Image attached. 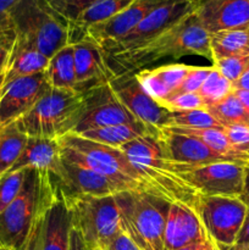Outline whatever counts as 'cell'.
Here are the masks:
<instances>
[{"label":"cell","instance_id":"6da1fadb","mask_svg":"<svg viewBox=\"0 0 249 250\" xmlns=\"http://www.w3.org/2000/svg\"><path fill=\"white\" fill-rule=\"evenodd\" d=\"M188 55L202 56L212 63L210 34L200 23L194 11L145 45L105 58L112 72L119 75L137 72L166 59L178 60Z\"/></svg>","mask_w":249,"mask_h":250},{"label":"cell","instance_id":"7a4b0ae2","mask_svg":"<svg viewBox=\"0 0 249 250\" xmlns=\"http://www.w3.org/2000/svg\"><path fill=\"white\" fill-rule=\"evenodd\" d=\"M119 149L141 173L154 195L194 209L200 194L176 172L173 163L166 155L161 133L139 137Z\"/></svg>","mask_w":249,"mask_h":250},{"label":"cell","instance_id":"3957f363","mask_svg":"<svg viewBox=\"0 0 249 250\" xmlns=\"http://www.w3.org/2000/svg\"><path fill=\"white\" fill-rule=\"evenodd\" d=\"M59 143L63 161L95 171L122 190H139L153 194L148 183L119 148L89 141L76 133L61 137Z\"/></svg>","mask_w":249,"mask_h":250},{"label":"cell","instance_id":"277c9868","mask_svg":"<svg viewBox=\"0 0 249 250\" xmlns=\"http://www.w3.org/2000/svg\"><path fill=\"white\" fill-rule=\"evenodd\" d=\"M51 194L48 172L27 168L17 197L0 211V249L26 250L34 222Z\"/></svg>","mask_w":249,"mask_h":250},{"label":"cell","instance_id":"5b68a950","mask_svg":"<svg viewBox=\"0 0 249 250\" xmlns=\"http://www.w3.org/2000/svg\"><path fill=\"white\" fill-rule=\"evenodd\" d=\"M16 39L50 59L70 44V23L46 0H17L10 11Z\"/></svg>","mask_w":249,"mask_h":250},{"label":"cell","instance_id":"8992f818","mask_svg":"<svg viewBox=\"0 0 249 250\" xmlns=\"http://www.w3.org/2000/svg\"><path fill=\"white\" fill-rule=\"evenodd\" d=\"M115 198L121 231L142 250H164V232L171 203L139 190H124Z\"/></svg>","mask_w":249,"mask_h":250},{"label":"cell","instance_id":"52a82bcc","mask_svg":"<svg viewBox=\"0 0 249 250\" xmlns=\"http://www.w3.org/2000/svg\"><path fill=\"white\" fill-rule=\"evenodd\" d=\"M84 109L82 92L50 88L33 109L15 124L27 137L59 139L75 131Z\"/></svg>","mask_w":249,"mask_h":250},{"label":"cell","instance_id":"ba28073f","mask_svg":"<svg viewBox=\"0 0 249 250\" xmlns=\"http://www.w3.org/2000/svg\"><path fill=\"white\" fill-rule=\"evenodd\" d=\"M61 195L70 209L72 227L80 232L90 250H105L112 238L121 232L116 194L94 197L61 193Z\"/></svg>","mask_w":249,"mask_h":250},{"label":"cell","instance_id":"9c48e42d","mask_svg":"<svg viewBox=\"0 0 249 250\" xmlns=\"http://www.w3.org/2000/svg\"><path fill=\"white\" fill-rule=\"evenodd\" d=\"M247 208L241 198L202 194L194 205L205 232L219 247H232L236 243Z\"/></svg>","mask_w":249,"mask_h":250},{"label":"cell","instance_id":"30bf717a","mask_svg":"<svg viewBox=\"0 0 249 250\" xmlns=\"http://www.w3.org/2000/svg\"><path fill=\"white\" fill-rule=\"evenodd\" d=\"M176 172L202 195L241 198L244 190L246 165L222 161L189 166L173 163Z\"/></svg>","mask_w":249,"mask_h":250},{"label":"cell","instance_id":"8fae6325","mask_svg":"<svg viewBox=\"0 0 249 250\" xmlns=\"http://www.w3.org/2000/svg\"><path fill=\"white\" fill-rule=\"evenodd\" d=\"M194 11L192 0H170L156 7L121 39L100 45L105 56L134 50L155 39Z\"/></svg>","mask_w":249,"mask_h":250},{"label":"cell","instance_id":"7c38bea8","mask_svg":"<svg viewBox=\"0 0 249 250\" xmlns=\"http://www.w3.org/2000/svg\"><path fill=\"white\" fill-rule=\"evenodd\" d=\"M85 109L80 124L72 133L99 128L142 122L115 97L109 83L95 85L82 92Z\"/></svg>","mask_w":249,"mask_h":250},{"label":"cell","instance_id":"4fadbf2b","mask_svg":"<svg viewBox=\"0 0 249 250\" xmlns=\"http://www.w3.org/2000/svg\"><path fill=\"white\" fill-rule=\"evenodd\" d=\"M115 97L139 120L149 126L163 129L170 124L171 112L160 106L144 90L137 80L136 72H124L115 75L109 81Z\"/></svg>","mask_w":249,"mask_h":250},{"label":"cell","instance_id":"5bb4252c","mask_svg":"<svg viewBox=\"0 0 249 250\" xmlns=\"http://www.w3.org/2000/svg\"><path fill=\"white\" fill-rule=\"evenodd\" d=\"M50 88L44 72L17 78L5 84L0 99V131L31 111Z\"/></svg>","mask_w":249,"mask_h":250},{"label":"cell","instance_id":"9a60e30c","mask_svg":"<svg viewBox=\"0 0 249 250\" xmlns=\"http://www.w3.org/2000/svg\"><path fill=\"white\" fill-rule=\"evenodd\" d=\"M63 195H94L107 197L124 192L115 183L95 171L61 159L60 167L49 172Z\"/></svg>","mask_w":249,"mask_h":250},{"label":"cell","instance_id":"2e32d148","mask_svg":"<svg viewBox=\"0 0 249 250\" xmlns=\"http://www.w3.org/2000/svg\"><path fill=\"white\" fill-rule=\"evenodd\" d=\"M170 0H136L119 15L102 23L94 24L84 32V38L98 45L115 42L128 34L153 10Z\"/></svg>","mask_w":249,"mask_h":250},{"label":"cell","instance_id":"e0dca14e","mask_svg":"<svg viewBox=\"0 0 249 250\" xmlns=\"http://www.w3.org/2000/svg\"><path fill=\"white\" fill-rule=\"evenodd\" d=\"M209 238L195 210L171 203L164 232V250H177Z\"/></svg>","mask_w":249,"mask_h":250},{"label":"cell","instance_id":"ac0fdd59","mask_svg":"<svg viewBox=\"0 0 249 250\" xmlns=\"http://www.w3.org/2000/svg\"><path fill=\"white\" fill-rule=\"evenodd\" d=\"M194 12L209 34L249 27V0H204Z\"/></svg>","mask_w":249,"mask_h":250},{"label":"cell","instance_id":"d6986e66","mask_svg":"<svg viewBox=\"0 0 249 250\" xmlns=\"http://www.w3.org/2000/svg\"><path fill=\"white\" fill-rule=\"evenodd\" d=\"M77 92H84L95 85L107 83L115 73L110 68L104 51L89 39L73 44Z\"/></svg>","mask_w":249,"mask_h":250},{"label":"cell","instance_id":"ffe728a7","mask_svg":"<svg viewBox=\"0 0 249 250\" xmlns=\"http://www.w3.org/2000/svg\"><path fill=\"white\" fill-rule=\"evenodd\" d=\"M53 197L44 212L43 229H42V250H68L70 249L71 212L61 195L60 189L51 178Z\"/></svg>","mask_w":249,"mask_h":250},{"label":"cell","instance_id":"44dd1931","mask_svg":"<svg viewBox=\"0 0 249 250\" xmlns=\"http://www.w3.org/2000/svg\"><path fill=\"white\" fill-rule=\"evenodd\" d=\"M161 141H163L166 155L172 163L189 166L208 165V164L222 163V161L234 163L227 156L212 150L207 144L193 137L161 129Z\"/></svg>","mask_w":249,"mask_h":250},{"label":"cell","instance_id":"7402d4cb","mask_svg":"<svg viewBox=\"0 0 249 250\" xmlns=\"http://www.w3.org/2000/svg\"><path fill=\"white\" fill-rule=\"evenodd\" d=\"M189 68L190 66L186 63H166L137 71L136 76L144 90L158 103L164 98L175 94Z\"/></svg>","mask_w":249,"mask_h":250},{"label":"cell","instance_id":"603a6c76","mask_svg":"<svg viewBox=\"0 0 249 250\" xmlns=\"http://www.w3.org/2000/svg\"><path fill=\"white\" fill-rule=\"evenodd\" d=\"M60 164L61 146L59 139L28 137L21 155L9 172L24 168L55 172L60 167Z\"/></svg>","mask_w":249,"mask_h":250},{"label":"cell","instance_id":"cb8c5ba5","mask_svg":"<svg viewBox=\"0 0 249 250\" xmlns=\"http://www.w3.org/2000/svg\"><path fill=\"white\" fill-rule=\"evenodd\" d=\"M161 133V129L156 127L149 126L144 122H137V124L129 125H117V126L99 127V128L87 129V131L76 133L89 141L97 142V143L105 144V146L120 148L124 144L129 143L139 137L145 136H156Z\"/></svg>","mask_w":249,"mask_h":250},{"label":"cell","instance_id":"d4e9b609","mask_svg":"<svg viewBox=\"0 0 249 250\" xmlns=\"http://www.w3.org/2000/svg\"><path fill=\"white\" fill-rule=\"evenodd\" d=\"M48 62L49 58L39 53L33 46L16 39L7 60L5 84L17 78L44 72Z\"/></svg>","mask_w":249,"mask_h":250},{"label":"cell","instance_id":"484cf974","mask_svg":"<svg viewBox=\"0 0 249 250\" xmlns=\"http://www.w3.org/2000/svg\"><path fill=\"white\" fill-rule=\"evenodd\" d=\"M136 0H98L81 14L77 21L70 24V44L83 41L84 32L94 24L112 19L131 6Z\"/></svg>","mask_w":249,"mask_h":250},{"label":"cell","instance_id":"4316f807","mask_svg":"<svg viewBox=\"0 0 249 250\" xmlns=\"http://www.w3.org/2000/svg\"><path fill=\"white\" fill-rule=\"evenodd\" d=\"M51 88L62 90H77L76 81L73 44L63 46L49 59L48 66L44 71Z\"/></svg>","mask_w":249,"mask_h":250},{"label":"cell","instance_id":"83f0119b","mask_svg":"<svg viewBox=\"0 0 249 250\" xmlns=\"http://www.w3.org/2000/svg\"><path fill=\"white\" fill-rule=\"evenodd\" d=\"M210 49L212 63L220 59L249 55V27L210 33Z\"/></svg>","mask_w":249,"mask_h":250},{"label":"cell","instance_id":"f1b7e54d","mask_svg":"<svg viewBox=\"0 0 249 250\" xmlns=\"http://www.w3.org/2000/svg\"><path fill=\"white\" fill-rule=\"evenodd\" d=\"M28 137L11 124L0 131V177L11 170L21 155Z\"/></svg>","mask_w":249,"mask_h":250},{"label":"cell","instance_id":"f546056e","mask_svg":"<svg viewBox=\"0 0 249 250\" xmlns=\"http://www.w3.org/2000/svg\"><path fill=\"white\" fill-rule=\"evenodd\" d=\"M207 110L224 128L237 125L249 126V110L244 107L233 93Z\"/></svg>","mask_w":249,"mask_h":250},{"label":"cell","instance_id":"4dcf8cb0","mask_svg":"<svg viewBox=\"0 0 249 250\" xmlns=\"http://www.w3.org/2000/svg\"><path fill=\"white\" fill-rule=\"evenodd\" d=\"M233 83L229 82L214 67L197 93L202 98L205 107L208 109V107L226 99L229 94L233 93Z\"/></svg>","mask_w":249,"mask_h":250},{"label":"cell","instance_id":"1f68e13d","mask_svg":"<svg viewBox=\"0 0 249 250\" xmlns=\"http://www.w3.org/2000/svg\"><path fill=\"white\" fill-rule=\"evenodd\" d=\"M167 127L183 128H224L208 110H188V111L171 112Z\"/></svg>","mask_w":249,"mask_h":250},{"label":"cell","instance_id":"d6a6232c","mask_svg":"<svg viewBox=\"0 0 249 250\" xmlns=\"http://www.w3.org/2000/svg\"><path fill=\"white\" fill-rule=\"evenodd\" d=\"M158 104L170 112L188 111V110L205 109L204 102L198 93H177L159 100Z\"/></svg>","mask_w":249,"mask_h":250},{"label":"cell","instance_id":"836d02e7","mask_svg":"<svg viewBox=\"0 0 249 250\" xmlns=\"http://www.w3.org/2000/svg\"><path fill=\"white\" fill-rule=\"evenodd\" d=\"M26 170L27 168L5 173L0 177V211L17 197L23 185Z\"/></svg>","mask_w":249,"mask_h":250},{"label":"cell","instance_id":"e575fe53","mask_svg":"<svg viewBox=\"0 0 249 250\" xmlns=\"http://www.w3.org/2000/svg\"><path fill=\"white\" fill-rule=\"evenodd\" d=\"M212 66L229 82L234 83L249 68V55L220 59L214 61Z\"/></svg>","mask_w":249,"mask_h":250},{"label":"cell","instance_id":"d590c367","mask_svg":"<svg viewBox=\"0 0 249 250\" xmlns=\"http://www.w3.org/2000/svg\"><path fill=\"white\" fill-rule=\"evenodd\" d=\"M48 4L68 23L77 21L84 10L98 0H46Z\"/></svg>","mask_w":249,"mask_h":250},{"label":"cell","instance_id":"8d00e7d4","mask_svg":"<svg viewBox=\"0 0 249 250\" xmlns=\"http://www.w3.org/2000/svg\"><path fill=\"white\" fill-rule=\"evenodd\" d=\"M212 68L214 66H190L187 76L182 81L175 94L177 93H197L204 81L207 80L209 73L212 71Z\"/></svg>","mask_w":249,"mask_h":250},{"label":"cell","instance_id":"74e56055","mask_svg":"<svg viewBox=\"0 0 249 250\" xmlns=\"http://www.w3.org/2000/svg\"><path fill=\"white\" fill-rule=\"evenodd\" d=\"M231 146L239 153L249 156V126H229L225 128Z\"/></svg>","mask_w":249,"mask_h":250},{"label":"cell","instance_id":"f35d334b","mask_svg":"<svg viewBox=\"0 0 249 250\" xmlns=\"http://www.w3.org/2000/svg\"><path fill=\"white\" fill-rule=\"evenodd\" d=\"M16 41V32L11 23V20L2 28H0V72L6 68L10 53Z\"/></svg>","mask_w":249,"mask_h":250},{"label":"cell","instance_id":"ab89813d","mask_svg":"<svg viewBox=\"0 0 249 250\" xmlns=\"http://www.w3.org/2000/svg\"><path fill=\"white\" fill-rule=\"evenodd\" d=\"M51 197H53V194H51ZM50 199H49V202H50ZM49 202L44 205L43 209H42L41 212H39L38 217H37L36 222H34L33 229H32V232H31V237H29L28 244H27L26 247V250H42V229H43L44 212H45V209L46 207H48Z\"/></svg>","mask_w":249,"mask_h":250},{"label":"cell","instance_id":"60d3db41","mask_svg":"<svg viewBox=\"0 0 249 250\" xmlns=\"http://www.w3.org/2000/svg\"><path fill=\"white\" fill-rule=\"evenodd\" d=\"M105 250H142V249L139 248V247L137 246V244L134 243V242L132 241V239L129 238L124 232L121 231L119 234H116V236L112 238V241L110 242L109 246L106 247V249Z\"/></svg>","mask_w":249,"mask_h":250},{"label":"cell","instance_id":"b9f144b4","mask_svg":"<svg viewBox=\"0 0 249 250\" xmlns=\"http://www.w3.org/2000/svg\"><path fill=\"white\" fill-rule=\"evenodd\" d=\"M249 244V205L247 208L246 217H244V221L242 224L241 229L238 232V236H237L236 243L233 244L234 247H242Z\"/></svg>","mask_w":249,"mask_h":250},{"label":"cell","instance_id":"7bdbcfd3","mask_svg":"<svg viewBox=\"0 0 249 250\" xmlns=\"http://www.w3.org/2000/svg\"><path fill=\"white\" fill-rule=\"evenodd\" d=\"M17 0H0V28L10 22V11Z\"/></svg>","mask_w":249,"mask_h":250},{"label":"cell","instance_id":"ee69618b","mask_svg":"<svg viewBox=\"0 0 249 250\" xmlns=\"http://www.w3.org/2000/svg\"><path fill=\"white\" fill-rule=\"evenodd\" d=\"M68 250H90L80 232L73 227H71L70 231V249Z\"/></svg>","mask_w":249,"mask_h":250},{"label":"cell","instance_id":"f6af8a7d","mask_svg":"<svg viewBox=\"0 0 249 250\" xmlns=\"http://www.w3.org/2000/svg\"><path fill=\"white\" fill-rule=\"evenodd\" d=\"M177 250H221L220 247L215 243L212 239L208 238L205 241L199 242V243L190 244V246L183 247V248L177 249Z\"/></svg>","mask_w":249,"mask_h":250},{"label":"cell","instance_id":"bcb514c9","mask_svg":"<svg viewBox=\"0 0 249 250\" xmlns=\"http://www.w3.org/2000/svg\"><path fill=\"white\" fill-rule=\"evenodd\" d=\"M234 89H244L249 90V68L239 77L237 82L233 83Z\"/></svg>","mask_w":249,"mask_h":250},{"label":"cell","instance_id":"7dc6e473","mask_svg":"<svg viewBox=\"0 0 249 250\" xmlns=\"http://www.w3.org/2000/svg\"><path fill=\"white\" fill-rule=\"evenodd\" d=\"M233 94L238 98V100L244 105V107L247 110H249V90L234 89Z\"/></svg>","mask_w":249,"mask_h":250},{"label":"cell","instance_id":"c3c4849f","mask_svg":"<svg viewBox=\"0 0 249 250\" xmlns=\"http://www.w3.org/2000/svg\"><path fill=\"white\" fill-rule=\"evenodd\" d=\"M241 199L249 205V164L246 166V178H244V190Z\"/></svg>","mask_w":249,"mask_h":250},{"label":"cell","instance_id":"681fc988","mask_svg":"<svg viewBox=\"0 0 249 250\" xmlns=\"http://www.w3.org/2000/svg\"><path fill=\"white\" fill-rule=\"evenodd\" d=\"M5 75H6V68L2 72H0V99L2 97V92H4L5 87Z\"/></svg>","mask_w":249,"mask_h":250},{"label":"cell","instance_id":"f907efd6","mask_svg":"<svg viewBox=\"0 0 249 250\" xmlns=\"http://www.w3.org/2000/svg\"><path fill=\"white\" fill-rule=\"evenodd\" d=\"M221 250H249V244H246V246H242V247H220Z\"/></svg>","mask_w":249,"mask_h":250},{"label":"cell","instance_id":"816d5d0a","mask_svg":"<svg viewBox=\"0 0 249 250\" xmlns=\"http://www.w3.org/2000/svg\"><path fill=\"white\" fill-rule=\"evenodd\" d=\"M202 1H204V0H192V2H193V5H194V7H195V5L200 4V2H202Z\"/></svg>","mask_w":249,"mask_h":250},{"label":"cell","instance_id":"f5cc1de1","mask_svg":"<svg viewBox=\"0 0 249 250\" xmlns=\"http://www.w3.org/2000/svg\"><path fill=\"white\" fill-rule=\"evenodd\" d=\"M94 250H102V249H94Z\"/></svg>","mask_w":249,"mask_h":250},{"label":"cell","instance_id":"db71d44e","mask_svg":"<svg viewBox=\"0 0 249 250\" xmlns=\"http://www.w3.org/2000/svg\"><path fill=\"white\" fill-rule=\"evenodd\" d=\"M0 250H2V249H0Z\"/></svg>","mask_w":249,"mask_h":250},{"label":"cell","instance_id":"11a10c76","mask_svg":"<svg viewBox=\"0 0 249 250\" xmlns=\"http://www.w3.org/2000/svg\"><path fill=\"white\" fill-rule=\"evenodd\" d=\"M1 28H2V27H1Z\"/></svg>","mask_w":249,"mask_h":250}]
</instances>
